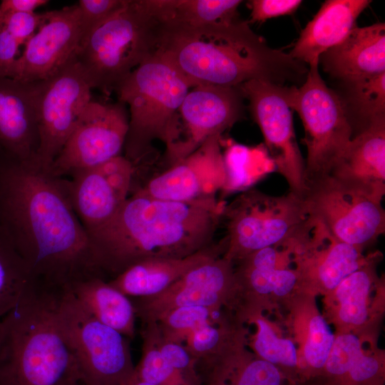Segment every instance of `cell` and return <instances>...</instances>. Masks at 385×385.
<instances>
[{
	"label": "cell",
	"mask_w": 385,
	"mask_h": 385,
	"mask_svg": "<svg viewBox=\"0 0 385 385\" xmlns=\"http://www.w3.org/2000/svg\"><path fill=\"white\" fill-rule=\"evenodd\" d=\"M0 231L35 284L45 290L63 291L91 277L104 278L66 181L1 152Z\"/></svg>",
	"instance_id": "1"
},
{
	"label": "cell",
	"mask_w": 385,
	"mask_h": 385,
	"mask_svg": "<svg viewBox=\"0 0 385 385\" xmlns=\"http://www.w3.org/2000/svg\"><path fill=\"white\" fill-rule=\"evenodd\" d=\"M225 204L216 197L181 202L135 192L87 232L102 275L111 279L143 261L185 257L210 247Z\"/></svg>",
	"instance_id": "2"
},
{
	"label": "cell",
	"mask_w": 385,
	"mask_h": 385,
	"mask_svg": "<svg viewBox=\"0 0 385 385\" xmlns=\"http://www.w3.org/2000/svg\"><path fill=\"white\" fill-rule=\"evenodd\" d=\"M157 51L191 88L238 87L253 79L282 85L308 71L289 54L270 47L239 16L201 26L161 24Z\"/></svg>",
	"instance_id": "3"
},
{
	"label": "cell",
	"mask_w": 385,
	"mask_h": 385,
	"mask_svg": "<svg viewBox=\"0 0 385 385\" xmlns=\"http://www.w3.org/2000/svg\"><path fill=\"white\" fill-rule=\"evenodd\" d=\"M53 296L34 284L0 320V385H83Z\"/></svg>",
	"instance_id": "4"
},
{
	"label": "cell",
	"mask_w": 385,
	"mask_h": 385,
	"mask_svg": "<svg viewBox=\"0 0 385 385\" xmlns=\"http://www.w3.org/2000/svg\"><path fill=\"white\" fill-rule=\"evenodd\" d=\"M190 88L184 77L158 51L117 86L118 101L129 106L125 157L134 166L150 153L155 140L165 145L170 162L180 141L179 109Z\"/></svg>",
	"instance_id": "5"
},
{
	"label": "cell",
	"mask_w": 385,
	"mask_h": 385,
	"mask_svg": "<svg viewBox=\"0 0 385 385\" xmlns=\"http://www.w3.org/2000/svg\"><path fill=\"white\" fill-rule=\"evenodd\" d=\"M160 34L145 0H125L83 38L75 61L91 89L109 95L157 51Z\"/></svg>",
	"instance_id": "6"
},
{
	"label": "cell",
	"mask_w": 385,
	"mask_h": 385,
	"mask_svg": "<svg viewBox=\"0 0 385 385\" xmlns=\"http://www.w3.org/2000/svg\"><path fill=\"white\" fill-rule=\"evenodd\" d=\"M56 323L83 385H130L136 378L129 339L92 317L66 290L53 292Z\"/></svg>",
	"instance_id": "7"
},
{
	"label": "cell",
	"mask_w": 385,
	"mask_h": 385,
	"mask_svg": "<svg viewBox=\"0 0 385 385\" xmlns=\"http://www.w3.org/2000/svg\"><path fill=\"white\" fill-rule=\"evenodd\" d=\"M282 91L304 128L302 142L307 148V185L332 172L353 138V128L341 98L327 86L319 74V65L309 66L301 86H282Z\"/></svg>",
	"instance_id": "8"
},
{
	"label": "cell",
	"mask_w": 385,
	"mask_h": 385,
	"mask_svg": "<svg viewBox=\"0 0 385 385\" xmlns=\"http://www.w3.org/2000/svg\"><path fill=\"white\" fill-rule=\"evenodd\" d=\"M385 186L369 185L331 174L307 183L308 214L319 219L339 240L364 249L385 232Z\"/></svg>",
	"instance_id": "9"
},
{
	"label": "cell",
	"mask_w": 385,
	"mask_h": 385,
	"mask_svg": "<svg viewBox=\"0 0 385 385\" xmlns=\"http://www.w3.org/2000/svg\"><path fill=\"white\" fill-rule=\"evenodd\" d=\"M303 197L289 191L274 196L255 188L243 190L225 204L226 236L222 257L235 264L259 250L287 238L307 217Z\"/></svg>",
	"instance_id": "10"
},
{
	"label": "cell",
	"mask_w": 385,
	"mask_h": 385,
	"mask_svg": "<svg viewBox=\"0 0 385 385\" xmlns=\"http://www.w3.org/2000/svg\"><path fill=\"white\" fill-rule=\"evenodd\" d=\"M283 85L253 79L240 85L249 102L252 116L259 125L277 171L289 191L303 197L306 189L305 161L298 146L292 118L282 91Z\"/></svg>",
	"instance_id": "11"
},
{
	"label": "cell",
	"mask_w": 385,
	"mask_h": 385,
	"mask_svg": "<svg viewBox=\"0 0 385 385\" xmlns=\"http://www.w3.org/2000/svg\"><path fill=\"white\" fill-rule=\"evenodd\" d=\"M124 103L91 99L48 173L53 177L94 168L120 155L128 130Z\"/></svg>",
	"instance_id": "12"
},
{
	"label": "cell",
	"mask_w": 385,
	"mask_h": 385,
	"mask_svg": "<svg viewBox=\"0 0 385 385\" xmlns=\"http://www.w3.org/2000/svg\"><path fill=\"white\" fill-rule=\"evenodd\" d=\"M91 90L75 60L45 80L38 105V168L48 171L91 101Z\"/></svg>",
	"instance_id": "13"
},
{
	"label": "cell",
	"mask_w": 385,
	"mask_h": 385,
	"mask_svg": "<svg viewBox=\"0 0 385 385\" xmlns=\"http://www.w3.org/2000/svg\"><path fill=\"white\" fill-rule=\"evenodd\" d=\"M234 293V264L222 255L191 270L161 292L132 301L143 325L180 307L230 308Z\"/></svg>",
	"instance_id": "14"
},
{
	"label": "cell",
	"mask_w": 385,
	"mask_h": 385,
	"mask_svg": "<svg viewBox=\"0 0 385 385\" xmlns=\"http://www.w3.org/2000/svg\"><path fill=\"white\" fill-rule=\"evenodd\" d=\"M83 38L77 4L48 11L47 20L24 44L14 78L45 81L75 60Z\"/></svg>",
	"instance_id": "15"
},
{
	"label": "cell",
	"mask_w": 385,
	"mask_h": 385,
	"mask_svg": "<svg viewBox=\"0 0 385 385\" xmlns=\"http://www.w3.org/2000/svg\"><path fill=\"white\" fill-rule=\"evenodd\" d=\"M222 135L207 138L195 151L153 177L135 192L173 201L216 197L226 180Z\"/></svg>",
	"instance_id": "16"
},
{
	"label": "cell",
	"mask_w": 385,
	"mask_h": 385,
	"mask_svg": "<svg viewBox=\"0 0 385 385\" xmlns=\"http://www.w3.org/2000/svg\"><path fill=\"white\" fill-rule=\"evenodd\" d=\"M360 247L334 237L318 218L310 216L297 238L296 262L301 284L332 292L369 257Z\"/></svg>",
	"instance_id": "17"
},
{
	"label": "cell",
	"mask_w": 385,
	"mask_h": 385,
	"mask_svg": "<svg viewBox=\"0 0 385 385\" xmlns=\"http://www.w3.org/2000/svg\"><path fill=\"white\" fill-rule=\"evenodd\" d=\"M243 98L238 87L200 85L192 88L179 109L181 136L183 133L185 136L170 166L237 122L243 116Z\"/></svg>",
	"instance_id": "18"
},
{
	"label": "cell",
	"mask_w": 385,
	"mask_h": 385,
	"mask_svg": "<svg viewBox=\"0 0 385 385\" xmlns=\"http://www.w3.org/2000/svg\"><path fill=\"white\" fill-rule=\"evenodd\" d=\"M293 260L288 237L235 262L233 308L238 310L240 316L252 317L260 297L272 294L283 297L300 285L297 267H291Z\"/></svg>",
	"instance_id": "19"
},
{
	"label": "cell",
	"mask_w": 385,
	"mask_h": 385,
	"mask_svg": "<svg viewBox=\"0 0 385 385\" xmlns=\"http://www.w3.org/2000/svg\"><path fill=\"white\" fill-rule=\"evenodd\" d=\"M45 81L0 76V152L34 163L39 145L38 105Z\"/></svg>",
	"instance_id": "20"
},
{
	"label": "cell",
	"mask_w": 385,
	"mask_h": 385,
	"mask_svg": "<svg viewBox=\"0 0 385 385\" xmlns=\"http://www.w3.org/2000/svg\"><path fill=\"white\" fill-rule=\"evenodd\" d=\"M324 71L344 83L385 73V25L354 27L319 57Z\"/></svg>",
	"instance_id": "21"
},
{
	"label": "cell",
	"mask_w": 385,
	"mask_h": 385,
	"mask_svg": "<svg viewBox=\"0 0 385 385\" xmlns=\"http://www.w3.org/2000/svg\"><path fill=\"white\" fill-rule=\"evenodd\" d=\"M369 0H327L302 29L292 50L293 58L309 66L319 64L324 52L342 42L356 27Z\"/></svg>",
	"instance_id": "22"
},
{
	"label": "cell",
	"mask_w": 385,
	"mask_h": 385,
	"mask_svg": "<svg viewBox=\"0 0 385 385\" xmlns=\"http://www.w3.org/2000/svg\"><path fill=\"white\" fill-rule=\"evenodd\" d=\"M224 240L192 255L181 258L153 259L137 263L108 282L130 298L158 294L195 267L223 255Z\"/></svg>",
	"instance_id": "23"
},
{
	"label": "cell",
	"mask_w": 385,
	"mask_h": 385,
	"mask_svg": "<svg viewBox=\"0 0 385 385\" xmlns=\"http://www.w3.org/2000/svg\"><path fill=\"white\" fill-rule=\"evenodd\" d=\"M92 317L127 338L135 333V311L130 297L107 279L95 277L73 284L66 289Z\"/></svg>",
	"instance_id": "24"
},
{
	"label": "cell",
	"mask_w": 385,
	"mask_h": 385,
	"mask_svg": "<svg viewBox=\"0 0 385 385\" xmlns=\"http://www.w3.org/2000/svg\"><path fill=\"white\" fill-rule=\"evenodd\" d=\"M329 174L357 183L385 186V122L374 123L353 137Z\"/></svg>",
	"instance_id": "25"
},
{
	"label": "cell",
	"mask_w": 385,
	"mask_h": 385,
	"mask_svg": "<svg viewBox=\"0 0 385 385\" xmlns=\"http://www.w3.org/2000/svg\"><path fill=\"white\" fill-rule=\"evenodd\" d=\"M71 175L66 182L69 198L87 232L107 222L125 200L96 167Z\"/></svg>",
	"instance_id": "26"
},
{
	"label": "cell",
	"mask_w": 385,
	"mask_h": 385,
	"mask_svg": "<svg viewBox=\"0 0 385 385\" xmlns=\"http://www.w3.org/2000/svg\"><path fill=\"white\" fill-rule=\"evenodd\" d=\"M323 374L327 385H382L384 381L381 361L365 354L359 338L350 333L335 337Z\"/></svg>",
	"instance_id": "27"
},
{
	"label": "cell",
	"mask_w": 385,
	"mask_h": 385,
	"mask_svg": "<svg viewBox=\"0 0 385 385\" xmlns=\"http://www.w3.org/2000/svg\"><path fill=\"white\" fill-rule=\"evenodd\" d=\"M215 385H284L285 376L274 364L244 354L242 344L202 369Z\"/></svg>",
	"instance_id": "28"
},
{
	"label": "cell",
	"mask_w": 385,
	"mask_h": 385,
	"mask_svg": "<svg viewBox=\"0 0 385 385\" xmlns=\"http://www.w3.org/2000/svg\"><path fill=\"white\" fill-rule=\"evenodd\" d=\"M162 24L201 26L239 16V0H145Z\"/></svg>",
	"instance_id": "29"
},
{
	"label": "cell",
	"mask_w": 385,
	"mask_h": 385,
	"mask_svg": "<svg viewBox=\"0 0 385 385\" xmlns=\"http://www.w3.org/2000/svg\"><path fill=\"white\" fill-rule=\"evenodd\" d=\"M377 254L369 255L357 270L344 279L332 292L337 302L339 320L349 326L364 324L369 317L368 299L376 279Z\"/></svg>",
	"instance_id": "30"
},
{
	"label": "cell",
	"mask_w": 385,
	"mask_h": 385,
	"mask_svg": "<svg viewBox=\"0 0 385 385\" xmlns=\"http://www.w3.org/2000/svg\"><path fill=\"white\" fill-rule=\"evenodd\" d=\"M345 100L342 101L348 114L360 121L359 133L370 125L385 122V73L345 83ZM342 99V98H341Z\"/></svg>",
	"instance_id": "31"
},
{
	"label": "cell",
	"mask_w": 385,
	"mask_h": 385,
	"mask_svg": "<svg viewBox=\"0 0 385 385\" xmlns=\"http://www.w3.org/2000/svg\"><path fill=\"white\" fill-rule=\"evenodd\" d=\"M34 284L24 261L0 231V320Z\"/></svg>",
	"instance_id": "32"
},
{
	"label": "cell",
	"mask_w": 385,
	"mask_h": 385,
	"mask_svg": "<svg viewBox=\"0 0 385 385\" xmlns=\"http://www.w3.org/2000/svg\"><path fill=\"white\" fill-rule=\"evenodd\" d=\"M142 355L135 366L138 379L154 385H201L167 361L159 351L153 337L145 329L141 332Z\"/></svg>",
	"instance_id": "33"
},
{
	"label": "cell",
	"mask_w": 385,
	"mask_h": 385,
	"mask_svg": "<svg viewBox=\"0 0 385 385\" xmlns=\"http://www.w3.org/2000/svg\"><path fill=\"white\" fill-rule=\"evenodd\" d=\"M252 319L257 326L252 346L258 357L276 366L282 374L283 370H286V379H292V374L298 366L297 349L293 342L278 337L269 323L260 317L255 316Z\"/></svg>",
	"instance_id": "34"
},
{
	"label": "cell",
	"mask_w": 385,
	"mask_h": 385,
	"mask_svg": "<svg viewBox=\"0 0 385 385\" xmlns=\"http://www.w3.org/2000/svg\"><path fill=\"white\" fill-rule=\"evenodd\" d=\"M221 311L204 307H180L152 324L162 339L183 345L195 331L217 317Z\"/></svg>",
	"instance_id": "35"
},
{
	"label": "cell",
	"mask_w": 385,
	"mask_h": 385,
	"mask_svg": "<svg viewBox=\"0 0 385 385\" xmlns=\"http://www.w3.org/2000/svg\"><path fill=\"white\" fill-rule=\"evenodd\" d=\"M335 339L326 319L320 314L309 321L304 346V359L312 374H322Z\"/></svg>",
	"instance_id": "36"
},
{
	"label": "cell",
	"mask_w": 385,
	"mask_h": 385,
	"mask_svg": "<svg viewBox=\"0 0 385 385\" xmlns=\"http://www.w3.org/2000/svg\"><path fill=\"white\" fill-rule=\"evenodd\" d=\"M48 16V11L43 13L11 12L0 19V26H3L21 46L36 34L40 26L47 20Z\"/></svg>",
	"instance_id": "37"
},
{
	"label": "cell",
	"mask_w": 385,
	"mask_h": 385,
	"mask_svg": "<svg viewBox=\"0 0 385 385\" xmlns=\"http://www.w3.org/2000/svg\"><path fill=\"white\" fill-rule=\"evenodd\" d=\"M124 1L125 0L78 1L77 5L80 10L83 38L91 31L118 10L123 4Z\"/></svg>",
	"instance_id": "38"
},
{
	"label": "cell",
	"mask_w": 385,
	"mask_h": 385,
	"mask_svg": "<svg viewBox=\"0 0 385 385\" xmlns=\"http://www.w3.org/2000/svg\"><path fill=\"white\" fill-rule=\"evenodd\" d=\"M301 0H251L248 1L251 22H263L267 19L294 13Z\"/></svg>",
	"instance_id": "39"
},
{
	"label": "cell",
	"mask_w": 385,
	"mask_h": 385,
	"mask_svg": "<svg viewBox=\"0 0 385 385\" xmlns=\"http://www.w3.org/2000/svg\"><path fill=\"white\" fill-rule=\"evenodd\" d=\"M20 46L18 41L0 26V76L14 78Z\"/></svg>",
	"instance_id": "40"
},
{
	"label": "cell",
	"mask_w": 385,
	"mask_h": 385,
	"mask_svg": "<svg viewBox=\"0 0 385 385\" xmlns=\"http://www.w3.org/2000/svg\"><path fill=\"white\" fill-rule=\"evenodd\" d=\"M48 2L47 0H3L0 3V19L11 12H34L37 8Z\"/></svg>",
	"instance_id": "41"
},
{
	"label": "cell",
	"mask_w": 385,
	"mask_h": 385,
	"mask_svg": "<svg viewBox=\"0 0 385 385\" xmlns=\"http://www.w3.org/2000/svg\"><path fill=\"white\" fill-rule=\"evenodd\" d=\"M130 385H154L143 381L138 379L136 376L135 379L131 383Z\"/></svg>",
	"instance_id": "42"
},
{
	"label": "cell",
	"mask_w": 385,
	"mask_h": 385,
	"mask_svg": "<svg viewBox=\"0 0 385 385\" xmlns=\"http://www.w3.org/2000/svg\"><path fill=\"white\" fill-rule=\"evenodd\" d=\"M207 385H215V384H212V383L207 382Z\"/></svg>",
	"instance_id": "43"
}]
</instances>
